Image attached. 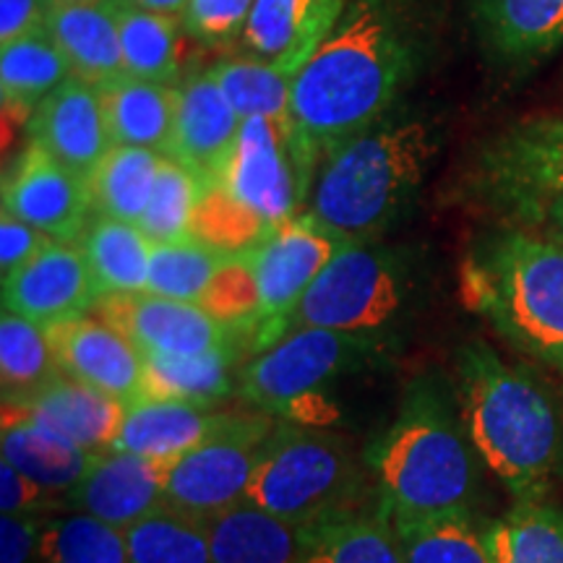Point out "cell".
I'll list each match as a JSON object with an SVG mask.
<instances>
[{
	"mask_svg": "<svg viewBox=\"0 0 563 563\" xmlns=\"http://www.w3.org/2000/svg\"><path fill=\"white\" fill-rule=\"evenodd\" d=\"M415 68V47L391 0H357L292 89V139L313 175L344 141L386 115Z\"/></svg>",
	"mask_w": 563,
	"mask_h": 563,
	"instance_id": "6da1fadb",
	"label": "cell"
},
{
	"mask_svg": "<svg viewBox=\"0 0 563 563\" xmlns=\"http://www.w3.org/2000/svg\"><path fill=\"white\" fill-rule=\"evenodd\" d=\"M456 407L493 477L517 501H545L563 473V418L543 382L470 342L456 357Z\"/></svg>",
	"mask_w": 563,
	"mask_h": 563,
	"instance_id": "7a4b0ae2",
	"label": "cell"
},
{
	"mask_svg": "<svg viewBox=\"0 0 563 563\" xmlns=\"http://www.w3.org/2000/svg\"><path fill=\"white\" fill-rule=\"evenodd\" d=\"M481 464L460 407L418 384L371 452L376 501L397 517L475 514Z\"/></svg>",
	"mask_w": 563,
	"mask_h": 563,
	"instance_id": "3957f363",
	"label": "cell"
},
{
	"mask_svg": "<svg viewBox=\"0 0 563 563\" xmlns=\"http://www.w3.org/2000/svg\"><path fill=\"white\" fill-rule=\"evenodd\" d=\"M431 154L426 123L382 118L321 162L308 211L344 241H371L410 207Z\"/></svg>",
	"mask_w": 563,
	"mask_h": 563,
	"instance_id": "277c9868",
	"label": "cell"
},
{
	"mask_svg": "<svg viewBox=\"0 0 563 563\" xmlns=\"http://www.w3.org/2000/svg\"><path fill=\"white\" fill-rule=\"evenodd\" d=\"M467 302L545 368L563 373V249L538 232H496L470 253L462 272Z\"/></svg>",
	"mask_w": 563,
	"mask_h": 563,
	"instance_id": "5b68a950",
	"label": "cell"
},
{
	"mask_svg": "<svg viewBox=\"0 0 563 563\" xmlns=\"http://www.w3.org/2000/svg\"><path fill=\"white\" fill-rule=\"evenodd\" d=\"M384 352L378 336H357L332 329H292L243 365L238 394L258 412L323 428L336 420L334 391L344 376L361 371Z\"/></svg>",
	"mask_w": 563,
	"mask_h": 563,
	"instance_id": "8992f818",
	"label": "cell"
},
{
	"mask_svg": "<svg viewBox=\"0 0 563 563\" xmlns=\"http://www.w3.org/2000/svg\"><path fill=\"white\" fill-rule=\"evenodd\" d=\"M363 464L342 435L277 420L245 501L295 527L363 506Z\"/></svg>",
	"mask_w": 563,
	"mask_h": 563,
	"instance_id": "52a82bcc",
	"label": "cell"
},
{
	"mask_svg": "<svg viewBox=\"0 0 563 563\" xmlns=\"http://www.w3.org/2000/svg\"><path fill=\"white\" fill-rule=\"evenodd\" d=\"M407 287V266L397 253L352 241L302 295L290 332L308 327L384 340L405 311Z\"/></svg>",
	"mask_w": 563,
	"mask_h": 563,
	"instance_id": "ba28073f",
	"label": "cell"
},
{
	"mask_svg": "<svg viewBox=\"0 0 563 563\" xmlns=\"http://www.w3.org/2000/svg\"><path fill=\"white\" fill-rule=\"evenodd\" d=\"M313 180L316 175L302 162L290 125L249 118L228 165L209 183H217L232 201L277 232L302 214L300 207L311 199Z\"/></svg>",
	"mask_w": 563,
	"mask_h": 563,
	"instance_id": "9c48e42d",
	"label": "cell"
},
{
	"mask_svg": "<svg viewBox=\"0 0 563 563\" xmlns=\"http://www.w3.org/2000/svg\"><path fill=\"white\" fill-rule=\"evenodd\" d=\"M277 426L266 412L235 415V420L201 446L165 462V493L173 511L209 519L245 501L264 443Z\"/></svg>",
	"mask_w": 563,
	"mask_h": 563,
	"instance_id": "30bf717a",
	"label": "cell"
},
{
	"mask_svg": "<svg viewBox=\"0 0 563 563\" xmlns=\"http://www.w3.org/2000/svg\"><path fill=\"white\" fill-rule=\"evenodd\" d=\"M347 243L352 241L329 230L311 211H302L249 253L262 295V313L249 336L256 355L290 332L302 295Z\"/></svg>",
	"mask_w": 563,
	"mask_h": 563,
	"instance_id": "8fae6325",
	"label": "cell"
},
{
	"mask_svg": "<svg viewBox=\"0 0 563 563\" xmlns=\"http://www.w3.org/2000/svg\"><path fill=\"white\" fill-rule=\"evenodd\" d=\"M97 319L121 332L141 355H199L235 347V332L203 311L199 302L159 298L152 292L108 295L95 308Z\"/></svg>",
	"mask_w": 563,
	"mask_h": 563,
	"instance_id": "7c38bea8",
	"label": "cell"
},
{
	"mask_svg": "<svg viewBox=\"0 0 563 563\" xmlns=\"http://www.w3.org/2000/svg\"><path fill=\"white\" fill-rule=\"evenodd\" d=\"M3 211L58 243H79L95 217L89 183L30 141L3 180Z\"/></svg>",
	"mask_w": 563,
	"mask_h": 563,
	"instance_id": "4fadbf2b",
	"label": "cell"
},
{
	"mask_svg": "<svg viewBox=\"0 0 563 563\" xmlns=\"http://www.w3.org/2000/svg\"><path fill=\"white\" fill-rule=\"evenodd\" d=\"M60 506L66 511L89 514L125 532L154 514L170 509L165 493V462L112 449L95 454L87 475L63 498Z\"/></svg>",
	"mask_w": 563,
	"mask_h": 563,
	"instance_id": "5bb4252c",
	"label": "cell"
},
{
	"mask_svg": "<svg viewBox=\"0 0 563 563\" xmlns=\"http://www.w3.org/2000/svg\"><path fill=\"white\" fill-rule=\"evenodd\" d=\"M97 302L100 290L79 243L53 241L24 269L3 279V311L42 327L91 316Z\"/></svg>",
	"mask_w": 563,
	"mask_h": 563,
	"instance_id": "9a60e30c",
	"label": "cell"
},
{
	"mask_svg": "<svg viewBox=\"0 0 563 563\" xmlns=\"http://www.w3.org/2000/svg\"><path fill=\"white\" fill-rule=\"evenodd\" d=\"M241 125V115L211 70H196L178 84L173 133L165 154L186 165L201 183H209L228 165Z\"/></svg>",
	"mask_w": 563,
	"mask_h": 563,
	"instance_id": "2e32d148",
	"label": "cell"
},
{
	"mask_svg": "<svg viewBox=\"0 0 563 563\" xmlns=\"http://www.w3.org/2000/svg\"><path fill=\"white\" fill-rule=\"evenodd\" d=\"M45 329L63 376L95 386L125 405L141 397L144 355L110 323L91 313Z\"/></svg>",
	"mask_w": 563,
	"mask_h": 563,
	"instance_id": "e0dca14e",
	"label": "cell"
},
{
	"mask_svg": "<svg viewBox=\"0 0 563 563\" xmlns=\"http://www.w3.org/2000/svg\"><path fill=\"white\" fill-rule=\"evenodd\" d=\"M483 186L504 207L563 188V115L534 118L501 133L481 159Z\"/></svg>",
	"mask_w": 563,
	"mask_h": 563,
	"instance_id": "ac0fdd59",
	"label": "cell"
},
{
	"mask_svg": "<svg viewBox=\"0 0 563 563\" xmlns=\"http://www.w3.org/2000/svg\"><path fill=\"white\" fill-rule=\"evenodd\" d=\"M26 129H30V141L51 152L63 167L87 183L104 154L115 146L110 139L100 89L76 76L60 84L34 110Z\"/></svg>",
	"mask_w": 563,
	"mask_h": 563,
	"instance_id": "d6986e66",
	"label": "cell"
},
{
	"mask_svg": "<svg viewBox=\"0 0 563 563\" xmlns=\"http://www.w3.org/2000/svg\"><path fill=\"white\" fill-rule=\"evenodd\" d=\"M344 13L347 0H253L241 45L251 58L298 76Z\"/></svg>",
	"mask_w": 563,
	"mask_h": 563,
	"instance_id": "ffe728a7",
	"label": "cell"
},
{
	"mask_svg": "<svg viewBox=\"0 0 563 563\" xmlns=\"http://www.w3.org/2000/svg\"><path fill=\"white\" fill-rule=\"evenodd\" d=\"M3 410L24 415L76 446L100 454L115 441L129 405L60 373L24 402H3Z\"/></svg>",
	"mask_w": 563,
	"mask_h": 563,
	"instance_id": "44dd1931",
	"label": "cell"
},
{
	"mask_svg": "<svg viewBox=\"0 0 563 563\" xmlns=\"http://www.w3.org/2000/svg\"><path fill=\"white\" fill-rule=\"evenodd\" d=\"M238 412L167 399H136L125 410L112 452L136 454L152 462H173L228 428Z\"/></svg>",
	"mask_w": 563,
	"mask_h": 563,
	"instance_id": "7402d4cb",
	"label": "cell"
},
{
	"mask_svg": "<svg viewBox=\"0 0 563 563\" xmlns=\"http://www.w3.org/2000/svg\"><path fill=\"white\" fill-rule=\"evenodd\" d=\"M118 5H51L45 30L76 79L102 87L125 74Z\"/></svg>",
	"mask_w": 563,
	"mask_h": 563,
	"instance_id": "603a6c76",
	"label": "cell"
},
{
	"mask_svg": "<svg viewBox=\"0 0 563 563\" xmlns=\"http://www.w3.org/2000/svg\"><path fill=\"white\" fill-rule=\"evenodd\" d=\"M70 76L74 70H70L66 55L60 53L45 26L9 42V45H0L3 121L13 125L30 123L34 110Z\"/></svg>",
	"mask_w": 563,
	"mask_h": 563,
	"instance_id": "cb8c5ba5",
	"label": "cell"
},
{
	"mask_svg": "<svg viewBox=\"0 0 563 563\" xmlns=\"http://www.w3.org/2000/svg\"><path fill=\"white\" fill-rule=\"evenodd\" d=\"M3 462L26 475L40 488L63 498L87 475L95 454L63 439L51 428L40 426L24 415L3 410V435H0Z\"/></svg>",
	"mask_w": 563,
	"mask_h": 563,
	"instance_id": "d4e9b609",
	"label": "cell"
},
{
	"mask_svg": "<svg viewBox=\"0 0 563 563\" xmlns=\"http://www.w3.org/2000/svg\"><path fill=\"white\" fill-rule=\"evenodd\" d=\"M214 563H300L302 527L241 501L201 519Z\"/></svg>",
	"mask_w": 563,
	"mask_h": 563,
	"instance_id": "484cf974",
	"label": "cell"
},
{
	"mask_svg": "<svg viewBox=\"0 0 563 563\" xmlns=\"http://www.w3.org/2000/svg\"><path fill=\"white\" fill-rule=\"evenodd\" d=\"M300 563H405V555L391 519L376 501L302 527Z\"/></svg>",
	"mask_w": 563,
	"mask_h": 563,
	"instance_id": "4316f807",
	"label": "cell"
},
{
	"mask_svg": "<svg viewBox=\"0 0 563 563\" xmlns=\"http://www.w3.org/2000/svg\"><path fill=\"white\" fill-rule=\"evenodd\" d=\"M97 89H100L102 97L112 144L141 146V150H154L162 154L167 152L178 87L123 74Z\"/></svg>",
	"mask_w": 563,
	"mask_h": 563,
	"instance_id": "83f0119b",
	"label": "cell"
},
{
	"mask_svg": "<svg viewBox=\"0 0 563 563\" xmlns=\"http://www.w3.org/2000/svg\"><path fill=\"white\" fill-rule=\"evenodd\" d=\"M475 24L490 51L534 60L563 45V0H473Z\"/></svg>",
	"mask_w": 563,
	"mask_h": 563,
	"instance_id": "f1b7e54d",
	"label": "cell"
},
{
	"mask_svg": "<svg viewBox=\"0 0 563 563\" xmlns=\"http://www.w3.org/2000/svg\"><path fill=\"white\" fill-rule=\"evenodd\" d=\"M235 347L199 352V355H144L139 399H167L203 407L220 402L238 391Z\"/></svg>",
	"mask_w": 563,
	"mask_h": 563,
	"instance_id": "f546056e",
	"label": "cell"
},
{
	"mask_svg": "<svg viewBox=\"0 0 563 563\" xmlns=\"http://www.w3.org/2000/svg\"><path fill=\"white\" fill-rule=\"evenodd\" d=\"M79 249L87 258L100 298L146 292L152 241L139 224L95 214L79 238Z\"/></svg>",
	"mask_w": 563,
	"mask_h": 563,
	"instance_id": "4dcf8cb0",
	"label": "cell"
},
{
	"mask_svg": "<svg viewBox=\"0 0 563 563\" xmlns=\"http://www.w3.org/2000/svg\"><path fill=\"white\" fill-rule=\"evenodd\" d=\"M391 519L405 563H493L488 525H477L475 514Z\"/></svg>",
	"mask_w": 563,
	"mask_h": 563,
	"instance_id": "1f68e13d",
	"label": "cell"
},
{
	"mask_svg": "<svg viewBox=\"0 0 563 563\" xmlns=\"http://www.w3.org/2000/svg\"><path fill=\"white\" fill-rule=\"evenodd\" d=\"M165 154L141 146H112L89 180L95 214L139 224L150 207Z\"/></svg>",
	"mask_w": 563,
	"mask_h": 563,
	"instance_id": "d6a6232c",
	"label": "cell"
},
{
	"mask_svg": "<svg viewBox=\"0 0 563 563\" xmlns=\"http://www.w3.org/2000/svg\"><path fill=\"white\" fill-rule=\"evenodd\" d=\"M118 30H121V51L125 74L144 81L170 84L180 79V16L170 13L133 9L118 3Z\"/></svg>",
	"mask_w": 563,
	"mask_h": 563,
	"instance_id": "836d02e7",
	"label": "cell"
},
{
	"mask_svg": "<svg viewBox=\"0 0 563 563\" xmlns=\"http://www.w3.org/2000/svg\"><path fill=\"white\" fill-rule=\"evenodd\" d=\"M493 563H563V506L517 501L488 525Z\"/></svg>",
	"mask_w": 563,
	"mask_h": 563,
	"instance_id": "e575fe53",
	"label": "cell"
},
{
	"mask_svg": "<svg viewBox=\"0 0 563 563\" xmlns=\"http://www.w3.org/2000/svg\"><path fill=\"white\" fill-rule=\"evenodd\" d=\"M60 376L47 329L24 316H0V384L3 402H24Z\"/></svg>",
	"mask_w": 563,
	"mask_h": 563,
	"instance_id": "d590c367",
	"label": "cell"
},
{
	"mask_svg": "<svg viewBox=\"0 0 563 563\" xmlns=\"http://www.w3.org/2000/svg\"><path fill=\"white\" fill-rule=\"evenodd\" d=\"M224 91L241 121L249 118H269L274 123L292 129V89L295 76L269 63L241 55L224 58L209 68Z\"/></svg>",
	"mask_w": 563,
	"mask_h": 563,
	"instance_id": "8d00e7d4",
	"label": "cell"
},
{
	"mask_svg": "<svg viewBox=\"0 0 563 563\" xmlns=\"http://www.w3.org/2000/svg\"><path fill=\"white\" fill-rule=\"evenodd\" d=\"M131 563H214L203 522L165 509L125 530Z\"/></svg>",
	"mask_w": 563,
	"mask_h": 563,
	"instance_id": "74e56055",
	"label": "cell"
},
{
	"mask_svg": "<svg viewBox=\"0 0 563 563\" xmlns=\"http://www.w3.org/2000/svg\"><path fill=\"white\" fill-rule=\"evenodd\" d=\"M224 258H228L224 253L209 249L207 243L196 241V238L152 243L146 292L170 300L199 302Z\"/></svg>",
	"mask_w": 563,
	"mask_h": 563,
	"instance_id": "f35d334b",
	"label": "cell"
},
{
	"mask_svg": "<svg viewBox=\"0 0 563 563\" xmlns=\"http://www.w3.org/2000/svg\"><path fill=\"white\" fill-rule=\"evenodd\" d=\"M47 563H131L125 532L81 511L47 514Z\"/></svg>",
	"mask_w": 563,
	"mask_h": 563,
	"instance_id": "ab89813d",
	"label": "cell"
},
{
	"mask_svg": "<svg viewBox=\"0 0 563 563\" xmlns=\"http://www.w3.org/2000/svg\"><path fill=\"white\" fill-rule=\"evenodd\" d=\"M201 196V180L178 159L162 157L154 191L139 228L152 243H173L191 238L194 211Z\"/></svg>",
	"mask_w": 563,
	"mask_h": 563,
	"instance_id": "60d3db41",
	"label": "cell"
},
{
	"mask_svg": "<svg viewBox=\"0 0 563 563\" xmlns=\"http://www.w3.org/2000/svg\"><path fill=\"white\" fill-rule=\"evenodd\" d=\"M199 306L211 319L249 340L262 313V295L249 253L228 256L203 290Z\"/></svg>",
	"mask_w": 563,
	"mask_h": 563,
	"instance_id": "b9f144b4",
	"label": "cell"
},
{
	"mask_svg": "<svg viewBox=\"0 0 563 563\" xmlns=\"http://www.w3.org/2000/svg\"><path fill=\"white\" fill-rule=\"evenodd\" d=\"M251 9L253 0H188L180 24L186 37L220 47L230 40H241Z\"/></svg>",
	"mask_w": 563,
	"mask_h": 563,
	"instance_id": "7bdbcfd3",
	"label": "cell"
},
{
	"mask_svg": "<svg viewBox=\"0 0 563 563\" xmlns=\"http://www.w3.org/2000/svg\"><path fill=\"white\" fill-rule=\"evenodd\" d=\"M60 498L21 475L11 464L0 462V514L3 517H47Z\"/></svg>",
	"mask_w": 563,
	"mask_h": 563,
	"instance_id": "ee69618b",
	"label": "cell"
},
{
	"mask_svg": "<svg viewBox=\"0 0 563 563\" xmlns=\"http://www.w3.org/2000/svg\"><path fill=\"white\" fill-rule=\"evenodd\" d=\"M51 243L53 238H47L45 232L3 211L0 214V277L5 279L24 269Z\"/></svg>",
	"mask_w": 563,
	"mask_h": 563,
	"instance_id": "f6af8a7d",
	"label": "cell"
},
{
	"mask_svg": "<svg viewBox=\"0 0 563 563\" xmlns=\"http://www.w3.org/2000/svg\"><path fill=\"white\" fill-rule=\"evenodd\" d=\"M47 517H0V563H47Z\"/></svg>",
	"mask_w": 563,
	"mask_h": 563,
	"instance_id": "bcb514c9",
	"label": "cell"
},
{
	"mask_svg": "<svg viewBox=\"0 0 563 563\" xmlns=\"http://www.w3.org/2000/svg\"><path fill=\"white\" fill-rule=\"evenodd\" d=\"M506 209L525 224L522 230L538 232V235L559 243L563 249V188L530 196V199H519Z\"/></svg>",
	"mask_w": 563,
	"mask_h": 563,
	"instance_id": "7dc6e473",
	"label": "cell"
},
{
	"mask_svg": "<svg viewBox=\"0 0 563 563\" xmlns=\"http://www.w3.org/2000/svg\"><path fill=\"white\" fill-rule=\"evenodd\" d=\"M51 0H0V45L45 26Z\"/></svg>",
	"mask_w": 563,
	"mask_h": 563,
	"instance_id": "c3c4849f",
	"label": "cell"
},
{
	"mask_svg": "<svg viewBox=\"0 0 563 563\" xmlns=\"http://www.w3.org/2000/svg\"><path fill=\"white\" fill-rule=\"evenodd\" d=\"M123 5H133V9L144 11H157V13H170V16H180L183 9L188 5V0H121Z\"/></svg>",
	"mask_w": 563,
	"mask_h": 563,
	"instance_id": "681fc988",
	"label": "cell"
},
{
	"mask_svg": "<svg viewBox=\"0 0 563 563\" xmlns=\"http://www.w3.org/2000/svg\"><path fill=\"white\" fill-rule=\"evenodd\" d=\"M121 0H51V5H118Z\"/></svg>",
	"mask_w": 563,
	"mask_h": 563,
	"instance_id": "f907efd6",
	"label": "cell"
}]
</instances>
